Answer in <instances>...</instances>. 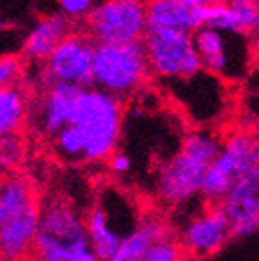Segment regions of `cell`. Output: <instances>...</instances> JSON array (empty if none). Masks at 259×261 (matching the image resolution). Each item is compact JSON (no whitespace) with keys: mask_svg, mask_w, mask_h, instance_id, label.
Segmentation results:
<instances>
[{"mask_svg":"<svg viewBox=\"0 0 259 261\" xmlns=\"http://www.w3.org/2000/svg\"><path fill=\"white\" fill-rule=\"evenodd\" d=\"M33 250L37 261H101L91 249L84 220L62 201L40 211Z\"/></svg>","mask_w":259,"mask_h":261,"instance_id":"6da1fadb","label":"cell"},{"mask_svg":"<svg viewBox=\"0 0 259 261\" xmlns=\"http://www.w3.org/2000/svg\"><path fill=\"white\" fill-rule=\"evenodd\" d=\"M74 127L84 138V160H106L116 149L122 129V103L120 98L100 89L80 91L74 106Z\"/></svg>","mask_w":259,"mask_h":261,"instance_id":"7a4b0ae2","label":"cell"},{"mask_svg":"<svg viewBox=\"0 0 259 261\" xmlns=\"http://www.w3.org/2000/svg\"><path fill=\"white\" fill-rule=\"evenodd\" d=\"M219 145V140L206 130H194L187 135L178 154L160 174V198L167 203H183L199 194L205 171L218 154Z\"/></svg>","mask_w":259,"mask_h":261,"instance_id":"3957f363","label":"cell"},{"mask_svg":"<svg viewBox=\"0 0 259 261\" xmlns=\"http://www.w3.org/2000/svg\"><path fill=\"white\" fill-rule=\"evenodd\" d=\"M143 42L96 44L91 84L116 98L129 96L145 84L149 76Z\"/></svg>","mask_w":259,"mask_h":261,"instance_id":"277c9868","label":"cell"},{"mask_svg":"<svg viewBox=\"0 0 259 261\" xmlns=\"http://www.w3.org/2000/svg\"><path fill=\"white\" fill-rule=\"evenodd\" d=\"M257 165L259 145L255 135L236 133L219 145L218 154L205 171L199 194L212 205H218L239 179Z\"/></svg>","mask_w":259,"mask_h":261,"instance_id":"5b68a950","label":"cell"},{"mask_svg":"<svg viewBox=\"0 0 259 261\" xmlns=\"http://www.w3.org/2000/svg\"><path fill=\"white\" fill-rule=\"evenodd\" d=\"M93 252L106 261L118 245L138 225L133 203L122 192L106 189L101 198L84 220Z\"/></svg>","mask_w":259,"mask_h":261,"instance_id":"8992f818","label":"cell"},{"mask_svg":"<svg viewBox=\"0 0 259 261\" xmlns=\"http://www.w3.org/2000/svg\"><path fill=\"white\" fill-rule=\"evenodd\" d=\"M199 65L206 73L225 80H239L250 67V45L247 35L212 28H198L192 33Z\"/></svg>","mask_w":259,"mask_h":261,"instance_id":"52a82bcc","label":"cell"},{"mask_svg":"<svg viewBox=\"0 0 259 261\" xmlns=\"http://www.w3.org/2000/svg\"><path fill=\"white\" fill-rule=\"evenodd\" d=\"M149 71L165 80H178L201 69L196 53L192 33L158 31L143 37Z\"/></svg>","mask_w":259,"mask_h":261,"instance_id":"ba28073f","label":"cell"},{"mask_svg":"<svg viewBox=\"0 0 259 261\" xmlns=\"http://www.w3.org/2000/svg\"><path fill=\"white\" fill-rule=\"evenodd\" d=\"M91 40L98 44H129L145 37V2L143 0H107L91 9Z\"/></svg>","mask_w":259,"mask_h":261,"instance_id":"9c48e42d","label":"cell"},{"mask_svg":"<svg viewBox=\"0 0 259 261\" xmlns=\"http://www.w3.org/2000/svg\"><path fill=\"white\" fill-rule=\"evenodd\" d=\"M94 42L82 35H67L45 58L44 76L51 84L91 86Z\"/></svg>","mask_w":259,"mask_h":261,"instance_id":"30bf717a","label":"cell"},{"mask_svg":"<svg viewBox=\"0 0 259 261\" xmlns=\"http://www.w3.org/2000/svg\"><path fill=\"white\" fill-rule=\"evenodd\" d=\"M230 223V236L247 238L259 225V165L247 172L219 201Z\"/></svg>","mask_w":259,"mask_h":261,"instance_id":"8fae6325","label":"cell"},{"mask_svg":"<svg viewBox=\"0 0 259 261\" xmlns=\"http://www.w3.org/2000/svg\"><path fill=\"white\" fill-rule=\"evenodd\" d=\"M169 82H176V84L183 86L178 98L179 102L185 106V109L189 111L191 118L209 122V120L216 118V114L219 113L223 102H225L223 100L221 78L206 73L203 69H199L198 73L187 78H178V80Z\"/></svg>","mask_w":259,"mask_h":261,"instance_id":"7c38bea8","label":"cell"},{"mask_svg":"<svg viewBox=\"0 0 259 261\" xmlns=\"http://www.w3.org/2000/svg\"><path fill=\"white\" fill-rule=\"evenodd\" d=\"M230 238V223L219 205H212L187 225L183 232V250L194 256H211Z\"/></svg>","mask_w":259,"mask_h":261,"instance_id":"4fadbf2b","label":"cell"},{"mask_svg":"<svg viewBox=\"0 0 259 261\" xmlns=\"http://www.w3.org/2000/svg\"><path fill=\"white\" fill-rule=\"evenodd\" d=\"M40 208L33 200L16 212L0 220V256L4 259L22 257L33 249Z\"/></svg>","mask_w":259,"mask_h":261,"instance_id":"5bb4252c","label":"cell"},{"mask_svg":"<svg viewBox=\"0 0 259 261\" xmlns=\"http://www.w3.org/2000/svg\"><path fill=\"white\" fill-rule=\"evenodd\" d=\"M84 87L71 86V84H51L47 86L40 107H38L37 120L42 130L53 136L62 127L69 125L73 120L74 106L78 94Z\"/></svg>","mask_w":259,"mask_h":261,"instance_id":"9a60e30c","label":"cell"},{"mask_svg":"<svg viewBox=\"0 0 259 261\" xmlns=\"http://www.w3.org/2000/svg\"><path fill=\"white\" fill-rule=\"evenodd\" d=\"M198 28L199 22L196 11L187 9L178 0H149L145 2V33H194Z\"/></svg>","mask_w":259,"mask_h":261,"instance_id":"2e32d148","label":"cell"},{"mask_svg":"<svg viewBox=\"0 0 259 261\" xmlns=\"http://www.w3.org/2000/svg\"><path fill=\"white\" fill-rule=\"evenodd\" d=\"M67 20L64 15L45 16L29 31L24 42V51L29 58L45 60L55 47L67 37Z\"/></svg>","mask_w":259,"mask_h":261,"instance_id":"e0dca14e","label":"cell"},{"mask_svg":"<svg viewBox=\"0 0 259 261\" xmlns=\"http://www.w3.org/2000/svg\"><path fill=\"white\" fill-rule=\"evenodd\" d=\"M167 236L165 228L160 221L147 220L138 223L134 230H131L118 245V249L106 261H142L145 250L154 241Z\"/></svg>","mask_w":259,"mask_h":261,"instance_id":"ac0fdd59","label":"cell"},{"mask_svg":"<svg viewBox=\"0 0 259 261\" xmlns=\"http://www.w3.org/2000/svg\"><path fill=\"white\" fill-rule=\"evenodd\" d=\"M28 116V100L16 86L0 87V136L16 135Z\"/></svg>","mask_w":259,"mask_h":261,"instance_id":"d6986e66","label":"cell"},{"mask_svg":"<svg viewBox=\"0 0 259 261\" xmlns=\"http://www.w3.org/2000/svg\"><path fill=\"white\" fill-rule=\"evenodd\" d=\"M33 200H35L33 191L25 179L16 178V176L6 178L0 184V220L16 212Z\"/></svg>","mask_w":259,"mask_h":261,"instance_id":"ffe728a7","label":"cell"},{"mask_svg":"<svg viewBox=\"0 0 259 261\" xmlns=\"http://www.w3.org/2000/svg\"><path fill=\"white\" fill-rule=\"evenodd\" d=\"M55 138V151L65 160H84V138H82L80 130L69 123V125L62 127L58 133L53 135Z\"/></svg>","mask_w":259,"mask_h":261,"instance_id":"44dd1931","label":"cell"},{"mask_svg":"<svg viewBox=\"0 0 259 261\" xmlns=\"http://www.w3.org/2000/svg\"><path fill=\"white\" fill-rule=\"evenodd\" d=\"M24 158V142L18 135L0 136V176L13 172Z\"/></svg>","mask_w":259,"mask_h":261,"instance_id":"7402d4cb","label":"cell"},{"mask_svg":"<svg viewBox=\"0 0 259 261\" xmlns=\"http://www.w3.org/2000/svg\"><path fill=\"white\" fill-rule=\"evenodd\" d=\"M228 6L236 15L239 31L245 33V35L257 31V2H254V0H228Z\"/></svg>","mask_w":259,"mask_h":261,"instance_id":"603a6c76","label":"cell"},{"mask_svg":"<svg viewBox=\"0 0 259 261\" xmlns=\"http://www.w3.org/2000/svg\"><path fill=\"white\" fill-rule=\"evenodd\" d=\"M183 247L169 236L160 238L145 250L142 261H182Z\"/></svg>","mask_w":259,"mask_h":261,"instance_id":"cb8c5ba5","label":"cell"},{"mask_svg":"<svg viewBox=\"0 0 259 261\" xmlns=\"http://www.w3.org/2000/svg\"><path fill=\"white\" fill-rule=\"evenodd\" d=\"M22 74V64L18 57H0V87H13L18 84Z\"/></svg>","mask_w":259,"mask_h":261,"instance_id":"d4e9b609","label":"cell"},{"mask_svg":"<svg viewBox=\"0 0 259 261\" xmlns=\"http://www.w3.org/2000/svg\"><path fill=\"white\" fill-rule=\"evenodd\" d=\"M58 4L67 16H84L93 8V0H58Z\"/></svg>","mask_w":259,"mask_h":261,"instance_id":"484cf974","label":"cell"},{"mask_svg":"<svg viewBox=\"0 0 259 261\" xmlns=\"http://www.w3.org/2000/svg\"><path fill=\"white\" fill-rule=\"evenodd\" d=\"M109 165L114 174H125L131 171V158L125 152H113L109 156Z\"/></svg>","mask_w":259,"mask_h":261,"instance_id":"4316f807","label":"cell"},{"mask_svg":"<svg viewBox=\"0 0 259 261\" xmlns=\"http://www.w3.org/2000/svg\"><path fill=\"white\" fill-rule=\"evenodd\" d=\"M179 4H183L187 9L191 11H198L201 8H206V6L214 4V2H219V0H178Z\"/></svg>","mask_w":259,"mask_h":261,"instance_id":"83f0119b","label":"cell"},{"mask_svg":"<svg viewBox=\"0 0 259 261\" xmlns=\"http://www.w3.org/2000/svg\"><path fill=\"white\" fill-rule=\"evenodd\" d=\"M4 261H29V259H25V256H22V257H13V259H4Z\"/></svg>","mask_w":259,"mask_h":261,"instance_id":"f1b7e54d","label":"cell"},{"mask_svg":"<svg viewBox=\"0 0 259 261\" xmlns=\"http://www.w3.org/2000/svg\"><path fill=\"white\" fill-rule=\"evenodd\" d=\"M0 28H2V22H0Z\"/></svg>","mask_w":259,"mask_h":261,"instance_id":"f546056e","label":"cell"},{"mask_svg":"<svg viewBox=\"0 0 259 261\" xmlns=\"http://www.w3.org/2000/svg\"><path fill=\"white\" fill-rule=\"evenodd\" d=\"M254 2H257V0H254Z\"/></svg>","mask_w":259,"mask_h":261,"instance_id":"4dcf8cb0","label":"cell"}]
</instances>
